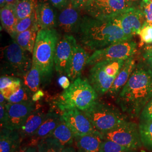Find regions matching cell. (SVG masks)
Listing matches in <instances>:
<instances>
[{
    "label": "cell",
    "instance_id": "74e56055",
    "mask_svg": "<svg viewBox=\"0 0 152 152\" xmlns=\"http://www.w3.org/2000/svg\"><path fill=\"white\" fill-rule=\"evenodd\" d=\"M90 1L91 0H69L73 6L80 10H83Z\"/></svg>",
    "mask_w": 152,
    "mask_h": 152
},
{
    "label": "cell",
    "instance_id": "f546056e",
    "mask_svg": "<svg viewBox=\"0 0 152 152\" xmlns=\"http://www.w3.org/2000/svg\"><path fill=\"white\" fill-rule=\"evenodd\" d=\"M33 94L23 83L21 87L7 99L10 103H18L32 100Z\"/></svg>",
    "mask_w": 152,
    "mask_h": 152
},
{
    "label": "cell",
    "instance_id": "484cf974",
    "mask_svg": "<svg viewBox=\"0 0 152 152\" xmlns=\"http://www.w3.org/2000/svg\"><path fill=\"white\" fill-rule=\"evenodd\" d=\"M23 79L24 86L32 94L39 90L42 80L40 71L37 65L32 63L31 69Z\"/></svg>",
    "mask_w": 152,
    "mask_h": 152
},
{
    "label": "cell",
    "instance_id": "4316f807",
    "mask_svg": "<svg viewBox=\"0 0 152 152\" xmlns=\"http://www.w3.org/2000/svg\"><path fill=\"white\" fill-rule=\"evenodd\" d=\"M37 0H18L15 4L16 15L19 20L30 16L35 12Z\"/></svg>",
    "mask_w": 152,
    "mask_h": 152
},
{
    "label": "cell",
    "instance_id": "5bb4252c",
    "mask_svg": "<svg viewBox=\"0 0 152 152\" xmlns=\"http://www.w3.org/2000/svg\"><path fill=\"white\" fill-rule=\"evenodd\" d=\"M89 56L85 50L75 41L68 61L65 74L71 81H74L81 76L82 71L87 65Z\"/></svg>",
    "mask_w": 152,
    "mask_h": 152
},
{
    "label": "cell",
    "instance_id": "60d3db41",
    "mask_svg": "<svg viewBox=\"0 0 152 152\" xmlns=\"http://www.w3.org/2000/svg\"><path fill=\"white\" fill-rule=\"evenodd\" d=\"M142 55L144 59L152 57V45L145 46L142 51Z\"/></svg>",
    "mask_w": 152,
    "mask_h": 152
},
{
    "label": "cell",
    "instance_id": "6da1fadb",
    "mask_svg": "<svg viewBox=\"0 0 152 152\" xmlns=\"http://www.w3.org/2000/svg\"><path fill=\"white\" fill-rule=\"evenodd\" d=\"M152 98V69L146 63H139L116 98L117 103L123 112L136 118Z\"/></svg>",
    "mask_w": 152,
    "mask_h": 152
},
{
    "label": "cell",
    "instance_id": "e0dca14e",
    "mask_svg": "<svg viewBox=\"0 0 152 152\" xmlns=\"http://www.w3.org/2000/svg\"><path fill=\"white\" fill-rule=\"evenodd\" d=\"M134 56H132L125 60L122 68L114 80L108 92H107L110 98H117L120 92L129 80L136 65V61Z\"/></svg>",
    "mask_w": 152,
    "mask_h": 152
},
{
    "label": "cell",
    "instance_id": "ffe728a7",
    "mask_svg": "<svg viewBox=\"0 0 152 152\" xmlns=\"http://www.w3.org/2000/svg\"><path fill=\"white\" fill-rule=\"evenodd\" d=\"M46 114L39 109H35L28 116L18 131L22 139L31 138L43 123Z\"/></svg>",
    "mask_w": 152,
    "mask_h": 152
},
{
    "label": "cell",
    "instance_id": "f907efd6",
    "mask_svg": "<svg viewBox=\"0 0 152 152\" xmlns=\"http://www.w3.org/2000/svg\"><path fill=\"white\" fill-rule=\"evenodd\" d=\"M6 5V0H0V6L1 8L4 7Z\"/></svg>",
    "mask_w": 152,
    "mask_h": 152
},
{
    "label": "cell",
    "instance_id": "7402d4cb",
    "mask_svg": "<svg viewBox=\"0 0 152 152\" xmlns=\"http://www.w3.org/2000/svg\"><path fill=\"white\" fill-rule=\"evenodd\" d=\"M22 139L17 130L1 129L0 152H16L20 148Z\"/></svg>",
    "mask_w": 152,
    "mask_h": 152
},
{
    "label": "cell",
    "instance_id": "4fadbf2b",
    "mask_svg": "<svg viewBox=\"0 0 152 152\" xmlns=\"http://www.w3.org/2000/svg\"><path fill=\"white\" fill-rule=\"evenodd\" d=\"M32 100L18 103L6 104L7 112L6 129L18 130L35 109Z\"/></svg>",
    "mask_w": 152,
    "mask_h": 152
},
{
    "label": "cell",
    "instance_id": "f1b7e54d",
    "mask_svg": "<svg viewBox=\"0 0 152 152\" xmlns=\"http://www.w3.org/2000/svg\"><path fill=\"white\" fill-rule=\"evenodd\" d=\"M139 127L142 144L152 150V121L140 122Z\"/></svg>",
    "mask_w": 152,
    "mask_h": 152
},
{
    "label": "cell",
    "instance_id": "2e32d148",
    "mask_svg": "<svg viewBox=\"0 0 152 152\" xmlns=\"http://www.w3.org/2000/svg\"><path fill=\"white\" fill-rule=\"evenodd\" d=\"M61 10L58 17V24L62 30L66 33L78 31L82 19L81 10L75 8L69 0L68 5Z\"/></svg>",
    "mask_w": 152,
    "mask_h": 152
},
{
    "label": "cell",
    "instance_id": "816d5d0a",
    "mask_svg": "<svg viewBox=\"0 0 152 152\" xmlns=\"http://www.w3.org/2000/svg\"><path fill=\"white\" fill-rule=\"evenodd\" d=\"M151 1H152V0H151Z\"/></svg>",
    "mask_w": 152,
    "mask_h": 152
},
{
    "label": "cell",
    "instance_id": "277c9868",
    "mask_svg": "<svg viewBox=\"0 0 152 152\" xmlns=\"http://www.w3.org/2000/svg\"><path fill=\"white\" fill-rule=\"evenodd\" d=\"M98 98L97 92L88 80L80 77L55 98L54 103L61 112L73 109L83 112L98 100Z\"/></svg>",
    "mask_w": 152,
    "mask_h": 152
},
{
    "label": "cell",
    "instance_id": "bcb514c9",
    "mask_svg": "<svg viewBox=\"0 0 152 152\" xmlns=\"http://www.w3.org/2000/svg\"><path fill=\"white\" fill-rule=\"evenodd\" d=\"M145 60V63L152 69V57L149 58Z\"/></svg>",
    "mask_w": 152,
    "mask_h": 152
},
{
    "label": "cell",
    "instance_id": "e575fe53",
    "mask_svg": "<svg viewBox=\"0 0 152 152\" xmlns=\"http://www.w3.org/2000/svg\"><path fill=\"white\" fill-rule=\"evenodd\" d=\"M140 118V122L152 121V98L142 110Z\"/></svg>",
    "mask_w": 152,
    "mask_h": 152
},
{
    "label": "cell",
    "instance_id": "f35d334b",
    "mask_svg": "<svg viewBox=\"0 0 152 152\" xmlns=\"http://www.w3.org/2000/svg\"><path fill=\"white\" fill-rule=\"evenodd\" d=\"M52 5L59 10H62L68 5L69 0H49Z\"/></svg>",
    "mask_w": 152,
    "mask_h": 152
},
{
    "label": "cell",
    "instance_id": "30bf717a",
    "mask_svg": "<svg viewBox=\"0 0 152 152\" xmlns=\"http://www.w3.org/2000/svg\"><path fill=\"white\" fill-rule=\"evenodd\" d=\"M111 19L118 24L125 34L131 39L135 36L139 35L146 23L144 14L138 7L129 8Z\"/></svg>",
    "mask_w": 152,
    "mask_h": 152
},
{
    "label": "cell",
    "instance_id": "52a82bcc",
    "mask_svg": "<svg viewBox=\"0 0 152 152\" xmlns=\"http://www.w3.org/2000/svg\"><path fill=\"white\" fill-rule=\"evenodd\" d=\"M29 53L14 41L4 50V72L9 75L23 78L32 65V58Z\"/></svg>",
    "mask_w": 152,
    "mask_h": 152
},
{
    "label": "cell",
    "instance_id": "7dc6e473",
    "mask_svg": "<svg viewBox=\"0 0 152 152\" xmlns=\"http://www.w3.org/2000/svg\"><path fill=\"white\" fill-rule=\"evenodd\" d=\"M107 1V0H91L88 4H97V3H100V2H102L104 1Z\"/></svg>",
    "mask_w": 152,
    "mask_h": 152
},
{
    "label": "cell",
    "instance_id": "8992f818",
    "mask_svg": "<svg viewBox=\"0 0 152 152\" xmlns=\"http://www.w3.org/2000/svg\"><path fill=\"white\" fill-rule=\"evenodd\" d=\"M125 61L120 59L104 60L92 65L88 81L98 95L108 92Z\"/></svg>",
    "mask_w": 152,
    "mask_h": 152
},
{
    "label": "cell",
    "instance_id": "f6af8a7d",
    "mask_svg": "<svg viewBox=\"0 0 152 152\" xmlns=\"http://www.w3.org/2000/svg\"><path fill=\"white\" fill-rule=\"evenodd\" d=\"M27 152H38L37 147H28Z\"/></svg>",
    "mask_w": 152,
    "mask_h": 152
},
{
    "label": "cell",
    "instance_id": "c3c4849f",
    "mask_svg": "<svg viewBox=\"0 0 152 152\" xmlns=\"http://www.w3.org/2000/svg\"><path fill=\"white\" fill-rule=\"evenodd\" d=\"M18 0H6V4H15Z\"/></svg>",
    "mask_w": 152,
    "mask_h": 152
},
{
    "label": "cell",
    "instance_id": "8d00e7d4",
    "mask_svg": "<svg viewBox=\"0 0 152 152\" xmlns=\"http://www.w3.org/2000/svg\"><path fill=\"white\" fill-rule=\"evenodd\" d=\"M6 104H0L1 129L6 128L7 124V112L6 107Z\"/></svg>",
    "mask_w": 152,
    "mask_h": 152
},
{
    "label": "cell",
    "instance_id": "ee69618b",
    "mask_svg": "<svg viewBox=\"0 0 152 152\" xmlns=\"http://www.w3.org/2000/svg\"><path fill=\"white\" fill-rule=\"evenodd\" d=\"M63 152H76V149L74 147H65L63 149Z\"/></svg>",
    "mask_w": 152,
    "mask_h": 152
},
{
    "label": "cell",
    "instance_id": "4dcf8cb0",
    "mask_svg": "<svg viewBox=\"0 0 152 152\" xmlns=\"http://www.w3.org/2000/svg\"><path fill=\"white\" fill-rule=\"evenodd\" d=\"M137 150L123 147L114 141L104 140L100 152H137Z\"/></svg>",
    "mask_w": 152,
    "mask_h": 152
},
{
    "label": "cell",
    "instance_id": "44dd1931",
    "mask_svg": "<svg viewBox=\"0 0 152 152\" xmlns=\"http://www.w3.org/2000/svg\"><path fill=\"white\" fill-rule=\"evenodd\" d=\"M103 141L101 133L75 137L77 152H100Z\"/></svg>",
    "mask_w": 152,
    "mask_h": 152
},
{
    "label": "cell",
    "instance_id": "7a4b0ae2",
    "mask_svg": "<svg viewBox=\"0 0 152 152\" xmlns=\"http://www.w3.org/2000/svg\"><path fill=\"white\" fill-rule=\"evenodd\" d=\"M78 31L82 44L94 51L116 42L132 39L112 19L101 20L84 16L82 17Z\"/></svg>",
    "mask_w": 152,
    "mask_h": 152
},
{
    "label": "cell",
    "instance_id": "3957f363",
    "mask_svg": "<svg viewBox=\"0 0 152 152\" xmlns=\"http://www.w3.org/2000/svg\"><path fill=\"white\" fill-rule=\"evenodd\" d=\"M59 34L53 29L38 31L32 54L33 63L40 71L42 83L50 80L54 66V58Z\"/></svg>",
    "mask_w": 152,
    "mask_h": 152
},
{
    "label": "cell",
    "instance_id": "d4e9b609",
    "mask_svg": "<svg viewBox=\"0 0 152 152\" xmlns=\"http://www.w3.org/2000/svg\"><path fill=\"white\" fill-rule=\"evenodd\" d=\"M49 136L55 138L64 148L72 146L75 142L74 134L62 119Z\"/></svg>",
    "mask_w": 152,
    "mask_h": 152
},
{
    "label": "cell",
    "instance_id": "ac0fdd59",
    "mask_svg": "<svg viewBox=\"0 0 152 152\" xmlns=\"http://www.w3.org/2000/svg\"><path fill=\"white\" fill-rule=\"evenodd\" d=\"M61 114L50 111L46 113L43 123L40 126L36 134L31 139L29 147H37L38 142L42 139L48 137L60 123Z\"/></svg>",
    "mask_w": 152,
    "mask_h": 152
},
{
    "label": "cell",
    "instance_id": "8fae6325",
    "mask_svg": "<svg viewBox=\"0 0 152 152\" xmlns=\"http://www.w3.org/2000/svg\"><path fill=\"white\" fill-rule=\"evenodd\" d=\"M61 118L70 128L75 137L101 133L95 129L85 113L80 110L73 109L64 110L61 114Z\"/></svg>",
    "mask_w": 152,
    "mask_h": 152
},
{
    "label": "cell",
    "instance_id": "681fc988",
    "mask_svg": "<svg viewBox=\"0 0 152 152\" xmlns=\"http://www.w3.org/2000/svg\"><path fill=\"white\" fill-rule=\"evenodd\" d=\"M28 147H24L20 148L16 152H27Z\"/></svg>",
    "mask_w": 152,
    "mask_h": 152
},
{
    "label": "cell",
    "instance_id": "d6986e66",
    "mask_svg": "<svg viewBox=\"0 0 152 152\" xmlns=\"http://www.w3.org/2000/svg\"><path fill=\"white\" fill-rule=\"evenodd\" d=\"M36 13L39 31L53 29L56 26V14L49 2L44 1L38 2Z\"/></svg>",
    "mask_w": 152,
    "mask_h": 152
},
{
    "label": "cell",
    "instance_id": "7bdbcfd3",
    "mask_svg": "<svg viewBox=\"0 0 152 152\" xmlns=\"http://www.w3.org/2000/svg\"><path fill=\"white\" fill-rule=\"evenodd\" d=\"M129 5L132 7H138L142 0H126Z\"/></svg>",
    "mask_w": 152,
    "mask_h": 152
},
{
    "label": "cell",
    "instance_id": "83f0119b",
    "mask_svg": "<svg viewBox=\"0 0 152 152\" xmlns=\"http://www.w3.org/2000/svg\"><path fill=\"white\" fill-rule=\"evenodd\" d=\"M38 152H63L64 147L51 136L42 139L37 145Z\"/></svg>",
    "mask_w": 152,
    "mask_h": 152
},
{
    "label": "cell",
    "instance_id": "1f68e13d",
    "mask_svg": "<svg viewBox=\"0 0 152 152\" xmlns=\"http://www.w3.org/2000/svg\"><path fill=\"white\" fill-rule=\"evenodd\" d=\"M36 24H37V23L36 13L35 11V12H34L30 16H28L24 19H22L21 20H19L15 27V36L16 34L20 33L23 32L25 31H27L28 29L32 27L33 26Z\"/></svg>",
    "mask_w": 152,
    "mask_h": 152
},
{
    "label": "cell",
    "instance_id": "9a60e30c",
    "mask_svg": "<svg viewBox=\"0 0 152 152\" xmlns=\"http://www.w3.org/2000/svg\"><path fill=\"white\" fill-rule=\"evenodd\" d=\"M75 41L76 39L73 36L65 35L58 43L55 54L54 67L55 71L60 75L66 73Z\"/></svg>",
    "mask_w": 152,
    "mask_h": 152
},
{
    "label": "cell",
    "instance_id": "d590c367",
    "mask_svg": "<svg viewBox=\"0 0 152 152\" xmlns=\"http://www.w3.org/2000/svg\"><path fill=\"white\" fill-rule=\"evenodd\" d=\"M18 77L12 76H2L0 78V90L10 87Z\"/></svg>",
    "mask_w": 152,
    "mask_h": 152
},
{
    "label": "cell",
    "instance_id": "836d02e7",
    "mask_svg": "<svg viewBox=\"0 0 152 152\" xmlns=\"http://www.w3.org/2000/svg\"><path fill=\"white\" fill-rule=\"evenodd\" d=\"M139 8L144 15L146 23L152 24V1L142 0Z\"/></svg>",
    "mask_w": 152,
    "mask_h": 152
},
{
    "label": "cell",
    "instance_id": "9c48e42d",
    "mask_svg": "<svg viewBox=\"0 0 152 152\" xmlns=\"http://www.w3.org/2000/svg\"><path fill=\"white\" fill-rule=\"evenodd\" d=\"M104 140L114 141L123 147L137 150L142 147L139 126L127 121L112 130L101 133Z\"/></svg>",
    "mask_w": 152,
    "mask_h": 152
},
{
    "label": "cell",
    "instance_id": "7c38bea8",
    "mask_svg": "<svg viewBox=\"0 0 152 152\" xmlns=\"http://www.w3.org/2000/svg\"><path fill=\"white\" fill-rule=\"evenodd\" d=\"M130 7L126 0H107L100 3L88 4L83 10L94 18L107 20Z\"/></svg>",
    "mask_w": 152,
    "mask_h": 152
},
{
    "label": "cell",
    "instance_id": "ba28073f",
    "mask_svg": "<svg viewBox=\"0 0 152 152\" xmlns=\"http://www.w3.org/2000/svg\"><path fill=\"white\" fill-rule=\"evenodd\" d=\"M137 50V44L132 39L116 42L103 49L94 51L89 56L87 65H94L104 60H127L134 56Z\"/></svg>",
    "mask_w": 152,
    "mask_h": 152
},
{
    "label": "cell",
    "instance_id": "cb8c5ba5",
    "mask_svg": "<svg viewBox=\"0 0 152 152\" xmlns=\"http://www.w3.org/2000/svg\"><path fill=\"white\" fill-rule=\"evenodd\" d=\"M38 31L37 24H36L27 31L16 34L14 39L22 49L33 54Z\"/></svg>",
    "mask_w": 152,
    "mask_h": 152
},
{
    "label": "cell",
    "instance_id": "d6a6232c",
    "mask_svg": "<svg viewBox=\"0 0 152 152\" xmlns=\"http://www.w3.org/2000/svg\"><path fill=\"white\" fill-rule=\"evenodd\" d=\"M139 36L140 38V47L144 45L152 44V24L145 23L141 29Z\"/></svg>",
    "mask_w": 152,
    "mask_h": 152
},
{
    "label": "cell",
    "instance_id": "ab89813d",
    "mask_svg": "<svg viewBox=\"0 0 152 152\" xmlns=\"http://www.w3.org/2000/svg\"><path fill=\"white\" fill-rule=\"evenodd\" d=\"M58 82L59 85L64 90L67 89L68 87L70 86L71 84V82L68 79V78L65 76H61L59 78Z\"/></svg>",
    "mask_w": 152,
    "mask_h": 152
},
{
    "label": "cell",
    "instance_id": "b9f144b4",
    "mask_svg": "<svg viewBox=\"0 0 152 152\" xmlns=\"http://www.w3.org/2000/svg\"><path fill=\"white\" fill-rule=\"evenodd\" d=\"M44 95L45 94L44 91L42 90L39 89L37 91L33 94L32 96V100L34 103L37 102L44 97Z\"/></svg>",
    "mask_w": 152,
    "mask_h": 152
},
{
    "label": "cell",
    "instance_id": "603a6c76",
    "mask_svg": "<svg viewBox=\"0 0 152 152\" xmlns=\"http://www.w3.org/2000/svg\"><path fill=\"white\" fill-rule=\"evenodd\" d=\"M1 23L3 28L14 38L15 27L19 19L16 15L15 4H6L0 10Z\"/></svg>",
    "mask_w": 152,
    "mask_h": 152
},
{
    "label": "cell",
    "instance_id": "5b68a950",
    "mask_svg": "<svg viewBox=\"0 0 152 152\" xmlns=\"http://www.w3.org/2000/svg\"><path fill=\"white\" fill-rule=\"evenodd\" d=\"M83 112L95 129L101 133L112 130L128 121L127 115L124 112L99 100H96Z\"/></svg>",
    "mask_w": 152,
    "mask_h": 152
}]
</instances>
